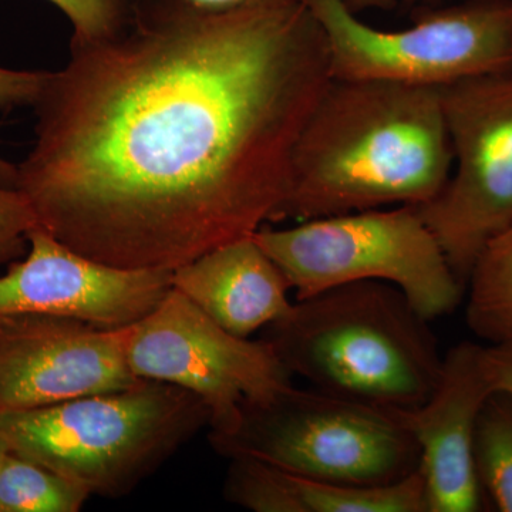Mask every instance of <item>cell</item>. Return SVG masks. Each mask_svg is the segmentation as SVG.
I'll return each instance as SVG.
<instances>
[{
    "label": "cell",
    "mask_w": 512,
    "mask_h": 512,
    "mask_svg": "<svg viewBox=\"0 0 512 512\" xmlns=\"http://www.w3.org/2000/svg\"><path fill=\"white\" fill-rule=\"evenodd\" d=\"M332 80L305 0H136L119 35L70 45L50 72L16 188L74 251L173 272L278 222L296 144Z\"/></svg>",
    "instance_id": "obj_1"
},
{
    "label": "cell",
    "mask_w": 512,
    "mask_h": 512,
    "mask_svg": "<svg viewBox=\"0 0 512 512\" xmlns=\"http://www.w3.org/2000/svg\"><path fill=\"white\" fill-rule=\"evenodd\" d=\"M453 165L440 89L332 80L303 128L278 221L427 204Z\"/></svg>",
    "instance_id": "obj_2"
},
{
    "label": "cell",
    "mask_w": 512,
    "mask_h": 512,
    "mask_svg": "<svg viewBox=\"0 0 512 512\" xmlns=\"http://www.w3.org/2000/svg\"><path fill=\"white\" fill-rule=\"evenodd\" d=\"M429 323L402 289L362 281L296 299L262 339L315 389L407 412L427 402L441 375Z\"/></svg>",
    "instance_id": "obj_3"
},
{
    "label": "cell",
    "mask_w": 512,
    "mask_h": 512,
    "mask_svg": "<svg viewBox=\"0 0 512 512\" xmlns=\"http://www.w3.org/2000/svg\"><path fill=\"white\" fill-rule=\"evenodd\" d=\"M208 424L197 394L156 380L0 412L10 451L107 498L126 497Z\"/></svg>",
    "instance_id": "obj_4"
},
{
    "label": "cell",
    "mask_w": 512,
    "mask_h": 512,
    "mask_svg": "<svg viewBox=\"0 0 512 512\" xmlns=\"http://www.w3.org/2000/svg\"><path fill=\"white\" fill-rule=\"evenodd\" d=\"M222 456L258 458L329 483L377 487L420 471V450L400 410L289 386L242 409L237 429L210 439Z\"/></svg>",
    "instance_id": "obj_5"
},
{
    "label": "cell",
    "mask_w": 512,
    "mask_h": 512,
    "mask_svg": "<svg viewBox=\"0 0 512 512\" xmlns=\"http://www.w3.org/2000/svg\"><path fill=\"white\" fill-rule=\"evenodd\" d=\"M252 237L284 272L296 299L353 282H389L433 320L453 312L466 292L412 205L262 227Z\"/></svg>",
    "instance_id": "obj_6"
},
{
    "label": "cell",
    "mask_w": 512,
    "mask_h": 512,
    "mask_svg": "<svg viewBox=\"0 0 512 512\" xmlns=\"http://www.w3.org/2000/svg\"><path fill=\"white\" fill-rule=\"evenodd\" d=\"M328 42L335 80L441 87L512 70V0H468L410 28L367 25L345 0H305Z\"/></svg>",
    "instance_id": "obj_7"
},
{
    "label": "cell",
    "mask_w": 512,
    "mask_h": 512,
    "mask_svg": "<svg viewBox=\"0 0 512 512\" xmlns=\"http://www.w3.org/2000/svg\"><path fill=\"white\" fill-rule=\"evenodd\" d=\"M440 93L456 173L416 210L466 286L485 245L512 225V70Z\"/></svg>",
    "instance_id": "obj_8"
},
{
    "label": "cell",
    "mask_w": 512,
    "mask_h": 512,
    "mask_svg": "<svg viewBox=\"0 0 512 512\" xmlns=\"http://www.w3.org/2000/svg\"><path fill=\"white\" fill-rule=\"evenodd\" d=\"M127 360L138 379L197 394L210 410V439L237 429L245 406L293 384L266 340L232 335L174 288L128 329Z\"/></svg>",
    "instance_id": "obj_9"
},
{
    "label": "cell",
    "mask_w": 512,
    "mask_h": 512,
    "mask_svg": "<svg viewBox=\"0 0 512 512\" xmlns=\"http://www.w3.org/2000/svg\"><path fill=\"white\" fill-rule=\"evenodd\" d=\"M128 329L62 316L0 318V412L120 392L141 382L128 365Z\"/></svg>",
    "instance_id": "obj_10"
},
{
    "label": "cell",
    "mask_w": 512,
    "mask_h": 512,
    "mask_svg": "<svg viewBox=\"0 0 512 512\" xmlns=\"http://www.w3.org/2000/svg\"><path fill=\"white\" fill-rule=\"evenodd\" d=\"M171 275L94 261L37 225L26 255L0 275V318L50 315L99 328H127L163 301L173 288Z\"/></svg>",
    "instance_id": "obj_11"
},
{
    "label": "cell",
    "mask_w": 512,
    "mask_h": 512,
    "mask_svg": "<svg viewBox=\"0 0 512 512\" xmlns=\"http://www.w3.org/2000/svg\"><path fill=\"white\" fill-rule=\"evenodd\" d=\"M484 346L461 342L443 357L429 399L402 413L420 450L427 512H477L484 494L474 463L478 417L493 393L483 362Z\"/></svg>",
    "instance_id": "obj_12"
},
{
    "label": "cell",
    "mask_w": 512,
    "mask_h": 512,
    "mask_svg": "<svg viewBox=\"0 0 512 512\" xmlns=\"http://www.w3.org/2000/svg\"><path fill=\"white\" fill-rule=\"evenodd\" d=\"M252 235L211 249L171 275L174 289L221 328L245 339L284 318L293 305L284 272Z\"/></svg>",
    "instance_id": "obj_13"
},
{
    "label": "cell",
    "mask_w": 512,
    "mask_h": 512,
    "mask_svg": "<svg viewBox=\"0 0 512 512\" xmlns=\"http://www.w3.org/2000/svg\"><path fill=\"white\" fill-rule=\"evenodd\" d=\"M225 500L255 512H427L421 473L397 483L360 487L329 483L258 458H228Z\"/></svg>",
    "instance_id": "obj_14"
},
{
    "label": "cell",
    "mask_w": 512,
    "mask_h": 512,
    "mask_svg": "<svg viewBox=\"0 0 512 512\" xmlns=\"http://www.w3.org/2000/svg\"><path fill=\"white\" fill-rule=\"evenodd\" d=\"M466 289L471 332L488 345L512 342V225L485 245Z\"/></svg>",
    "instance_id": "obj_15"
},
{
    "label": "cell",
    "mask_w": 512,
    "mask_h": 512,
    "mask_svg": "<svg viewBox=\"0 0 512 512\" xmlns=\"http://www.w3.org/2000/svg\"><path fill=\"white\" fill-rule=\"evenodd\" d=\"M86 488L9 451L0 468V512H79Z\"/></svg>",
    "instance_id": "obj_16"
},
{
    "label": "cell",
    "mask_w": 512,
    "mask_h": 512,
    "mask_svg": "<svg viewBox=\"0 0 512 512\" xmlns=\"http://www.w3.org/2000/svg\"><path fill=\"white\" fill-rule=\"evenodd\" d=\"M474 463L484 498L512 512V396L493 392L478 417Z\"/></svg>",
    "instance_id": "obj_17"
},
{
    "label": "cell",
    "mask_w": 512,
    "mask_h": 512,
    "mask_svg": "<svg viewBox=\"0 0 512 512\" xmlns=\"http://www.w3.org/2000/svg\"><path fill=\"white\" fill-rule=\"evenodd\" d=\"M73 26L70 45H92L119 35L131 22L136 0H49Z\"/></svg>",
    "instance_id": "obj_18"
},
{
    "label": "cell",
    "mask_w": 512,
    "mask_h": 512,
    "mask_svg": "<svg viewBox=\"0 0 512 512\" xmlns=\"http://www.w3.org/2000/svg\"><path fill=\"white\" fill-rule=\"evenodd\" d=\"M37 225L28 198L18 188L0 184V268L26 255L30 231Z\"/></svg>",
    "instance_id": "obj_19"
},
{
    "label": "cell",
    "mask_w": 512,
    "mask_h": 512,
    "mask_svg": "<svg viewBox=\"0 0 512 512\" xmlns=\"http://www.w3.org/2000/svg\"><path fill=\"white\" fill-rule=\"evenodd\" d=\"M45 70H13L0 67V110L33 107L49 79ZM18 165L0 156V184L16 188Z\"/></svg>",
    "instance_id": "obj_20"
},
{
    "label": "cell",
    "mask_w": 512,
    "mask_h": 512,
    "mask_svg": "<svg viewBox=\"0 0 512 512\" xmlns=\"http://www.w3.org/2000/svg\"><path fill=\"white\" fill-rule=\"evenodd\" d=\"M483 362L493 392L512 396V342L484 346Z\"/></svg>",
    "instance_id": "obj_21"
},
{
    "label": "cell",
    "mask_w": 512,
    "mask_h": 512,
    "mask_svg": "<svg viewBox=\"0 0 512 512\" xmlns=\"http://www.w3.org/2000/svg\"><path fill=\"white\" fill-rule=\"evenodd\" d=\"M191 5L201 9L227 10L262 5V3L282 2V0H187Z\"/></svg>",
    "instance_id": "obj_22"
},
{
    "label": "cell",
    "mask_w": 512,
    "mask_h": 512,
    "mask_svg": "<svg viewBox=\"0 0 512 512\" xmlns=\"http://www.w3.org/2000/svg\"><path fill=\"white\" fill-rule=\"evenodd\" d=\"M353 12L359 13L362 10H389L396 6V0H345Z\"/></svg>",
    "instance_id": "obj_23"
},
{
    "label": "cell",
    "mask_w": 512,
    "mask_h": 512,
    "mask_svg": "<svg viewBox=\"0 0 512 512\" xmlns=\"http://www.w3.org/2000/svg\"><path fill=\"white\" fill-rule=\"evenodd\" d=\"M9 451L10 448L8 443H6V440L0 436V468H2L3 460H5L6 454H8Z\"/></svg>",
    "instance_id": "obj_24"
}]
</instances>
